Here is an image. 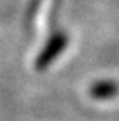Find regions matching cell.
<instances>
[{
    "mask_svg": "<svg viewBox=\"0 0 119 121\" xmlns=\"http://www.w3.org/2000/svg\"><path fill=\"white\" fill-rule=\"evenodd\" d=\"M68 45V36L63 31H57L48 39V42L45 43V47L42 48L40 54L37 56L34 62L36 70L42 71L45 68H48L51 65V62L56 59L59 54H62V51L65 50V47Z\"/></svg>",
    "mask_w": 119,
    "mask_h": 121,
    "instance_id": "1",
    "label": "cell"
},
{
    "mask_svg": "<svg viewBox=\"0 0 119 121\" xmlns=\"http://www.w3.org/2000/svg\"><path fill=\"white\" fill-rule=\"evenodd\" d=\"M119 93V84L111 79H104L91 84L90 96L94 99H111Z\"/></svg>",
    "mask_w": 119,
    "mask_h": 121,
    "instance_id": "2",
    "label": "cell"
}]
</instances>
